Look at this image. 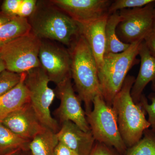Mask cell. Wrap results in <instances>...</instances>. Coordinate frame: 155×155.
<instances>
[{"mask_svg":"<svg viewBox=\"0 0 155 155\" xmlns=\"http://www.w3.org/2000/svg\"><path fill=\"white\" fill-rule=\"evenodd\" d=\"M154 0H116L112 1L108 10L109 15L123 9L142 8Z\"/></svg>","mask_w":155,"mask_h":155,"instance_id":"23","label":"cell"},{"mask_svg":"<svg viewBox=\"0 0 155 155\" xmlns=\"http://www.w3.org/2000/svg\"><path fill=\"white\" fill-rule=\"evenodd\" d=\"M50 81L48 76L41 67L26 72L25 84L29 92L31 106L41 124L57 133L60 127L50 111L56 94L49 86Z\"/></svg>","mask_w":155,"mask_h":155,"instance_id":"6","label":"cell"},{"mask_svg":"<svg viewBox=\"0 0 155 155\" xmlns=\"http://www.w3.org/2000/svg\"><path fill=\"white\" fill-rule=\"evenodd\" d=\"M55 42L41 40L39 59L50 81L58 84L71 77V59L69 50Z\"/></svg>","mask_w":155,"mask_h":155,"instance_id":"9","label":"cell"},{"mask_svg":"<svg viewBox=\"0 0 155 155\" xmlns=\"http://www.w3.org/2000/svg\"><path fill=\"white\" fill-rule=\"evenodd\" d=\"M155 0L142 7L118 11L122 20L116 28L119 39L131 44L143 40L155 28L154 8Z\"/></svg>","mask_w":155,"mask_h":155,"instance_id":"8","label":"cell"},{"mask_svg":"<svg viewBox=\"0 0 155 155\" xmlns=\"http://www.w3.org/2000/svg\"><path fill=\"white\" fill-rule=\"evenodd\" d=\"M135 78L127 75L119 92L114 97L112 107L117 118L119 131L127 148L133 146L150 127L140 104H136L131 97V88Z\"/></svg>","mask_w":155,"mask_h":155,"instance_id":"3","label":"cell"},{"mask_svg":"<svg viewBox=\"0 0 155 155\" xmlns=\"http://www.w3.org/2000/svg\"><path fill=\"white\" fill-rule=\"evenodd\" d=\"M21 74L5 70L0 73V97L7 93L19 83Z\"/></svg>","mask_w":155,"mask_h":155,"instance_id":"24","label":"cell"},{"mask_svg":"<svg viewBox=\"0 0 155 155\" xmlns=\"http://www.w3.org/2000/svg\"><path fill=\"white\" fill-rule=\"evenodd\" d=\"M150 99L151 101L150 104L148 102L145 96L143 94L139 103L145 112L148 114V121L150 125L151 130L155 132V97L151 96Z\"/></svg>","mask_w":155,"mask_h":155,"instance_id":"25","label":"cell"},{"mask_svg":"<svg viewBox=\"0 0 155 155\" xmlns=\"http://www.w3.org/2000/svg\"><path fill=\"white\" fill-rule=\"evenodd\" d=\"M41 40L31 31L9 43L0 50L6 69L22 74L41 67L39 52Z\"/></svg>","mask_w":155,"mask_h":155,"instance_id":"7","label":"cell"},{"mask_svg":"<svg viewBox=\"0 0 155 155\" xmlns=\"http://www.w3.org/2000/svg\"><path fill=\"white\" fill-rule=\"evenodd\" d=\"M31 28L26 18L14 17L0 25V50L9 43L29 33Z\"/></svg>","mask_w":155,"mask_h":155,"instance_id":"17","label":"cell"},{"mask_svg":"<svg viewBox=\"0 0 155 155\" xmlns=\"http://www.w3.org/2000/svg\"><path fill=\"white\" fill-rule=\"evenodd\" d=\"M86 116L95 141L113 147L120 153L126 152L127 148L120 134L116 114L102 97L94 98L92 110Z\"/></svg>","mask_w":155,"mask_h":155,"instance_id":"5","label":"cell"},{"mask_svg":"<svg viewBox=\"0 0 155 155\" xmlns=\"http://www.w3.org/2000/svg\"><path fill=\"white\" fill-rule=\"evenodd\" d=\"M56 134L59 142L79 155H89L95 145V140L91 131L85 132L71 121L62 123Z\"/></svg>","mask_w":155,"mask_h":155,"instance_id":"14","label":"cell"},{"mask_svg":"<svg viewBox=\"0 0 155 155\" xmlns=\"http://www.w3.org/2000/svg\"><path fill=\"white\" fill-rule=\"evenodd\" d=\"M50 2L75 22H85L109 16L110 0H52Z\"/></svg>","mask_w":155,"mask_h":155,"instance_id":"11","label":"cell"},{"mask_svg":"<svg viewBox=\"0 0 155 155\" xmlns=\"http://www.w3.org/2000/svg\"><path fill=\"white\" fill-rule=\"evenodd\" d=\"M26 73L21 74L19 83L0 97V122L7 116L30 103L29 92L25 84Z\"/></svg>","mask_w":155,"mask_h":155,"instance_id":"16","label":"cell"},{"mask_svg":"<svg viewBox=\"0 0 155 155\" xmlns=\"http://www.w3.org/2000/svg\"><path fill=\"white\" fill-rule=\"evenodd\" d=\"M69 51L71 78L74 81L78 97L84 103L85 114H87L92 110L94 98L102 97L96 62L89 45L81 34Z\"/></svg>","mask_w":155,"mask_h":155,"instance_id":"1","label":"cell"},{"mask_svg":"<svg viewBox=\"0 0 155 155\" xmlns=\"http://www.w3.org/2000/svg\"><path fill=\"white\" fill-rule=\"evenodd\" d=\"M126 155H155V132L146 130L141 139L129 148Z\"/></svg>","mask_w":155,"mask_h":155,"instance_id":"21","label":"cell"},{"mask_svg":"<svg viewBox=\"0 0 155 155\" xmlns=\"http://www.w3.org/2000/svg\"><path fill=\"white\" fill-rule=\"evenodd\" d=\"M138 55L140 58V68L130 92L136 104H139L143 91L150 82H152V88L155 91V58L150 53L144 40L140 45Z\"/></svg>","mask_w":155,"mask_h":155,"instance_id":"15","label":"cell"},{"mask_svg":"<svg viewBox=\"0 0 155 155\" xmlns=\"http://www.w3.org/2000/svg\"><path fill=\"white\" fill-rule=\"evenodd\" d=\"M22 150L21 149H17L11 151L9 152L1 154L0 155H19L21 151Z\"/></svg>","mask_w":155,"mask_h":155,"instance_id":"30","label":"cell"},{"mask_svg":"<svg viewBox=\"0 0 155 155\" xmlns=\"http://www.w3.org/2000/svg\"><path fill=\"white\" fill-rule=\"evenodd\" d=\"M1 10L2 14L11 18L26 17L25 0H5L1 6Z\"/></svg>","mask_w":155,"mask_h":155,"instance_id":"22","label":"cell"},{"mask_svg":"<svg viewBox=\"0 0 155 155\" xmlns=\"http://www.w3.org/2000/svg\"><path fill=\"white\" fill-rule=\"evenodd\" d=\"M2 123L15 134L30 141L47 128L40 122L30 103L11 113Z\"/></svg>","mask_w":155,"mask_h":155,"instance_id":"12","label":"cell"},{"mask_svg":"<svg viewBox=\"0 0 155 155\" xmlns=\"http://www.w3.org/2000/svg\"><path fill=\"white\" fill-rule=\"evenodd\" d=\"M109 147L97 142L89 155H116Z\"/></svg>","mask_w":155,"mask_h":155,"instance_id":"26","label":"cell"},{"mask_svg":"<svg viewBox=\"0 0 155 155\" xmlns=\"http://www.w3.org/2000/svg\"><path fill=\"white\" fill-rule=\"evenodd\" d=\"M12 18L8 17L4 14H0V25L9 22Z\"/></svg>","mask_w":155,"mask_h":155,"instance_id":"29","label":"cell"},{"mask_svg":"<svg viewBox=\"0 0 155 155\" xmlns=\"http://www.w3.org/2000/svg\"><path fill=\"white\" fill-rule=\"evenodd\" d=\"M59 141L56 133L48 128L32 139L28 144L31 155H54Z\"/></svg>","mask_w":155,"mask_h":155,"instance_id":"19","label":"cell"},{"mask_svg":"<svg viewBox=\"0 0 155 155\" xmlns=\"http://www.w3.org/2000/svg\"><path fill=\"white\" fill-rule=\"evenodd\" d=\"M19 155H31L30 152L28 150H22Z\"/></svg>","mask_w":155,"mask_h":155,"instance_id":"32","label":"cell"},{"mask_svg":"<svg viewBox=\"0 0 155 155\" xmlns=\"http://www.w3.org/2000/svg\"><path fill=\"white\" fill-rule=\"evenodd\" d=\"M121 20L118 11L108 16L105 27V54L122 52L130 46V44L121 41L116 33L117 26Z\"/></svg>","mask_w":155,"mask_h":155,"instance_id":"18","label":"cell"},{"mask_svg":"<svg viewBox=\"0 0 155 155\" xmlns=\"http://www.w3.org/2000/svg\"><path fill=\"white\" fill-rule=\"evenodd\" d=\"M71 78V77L67 78L57 84L56 94L60 100V105L56 110V115L61 124L71 121L84 131H91L85 112L81 107V101L74 91Z\"/></svg>","mask_w":155,"mask_h":155,"instance_id":"10","label":"cell"},{"mask_svg":"<svg viewBox=\"0 0 155 155\" xmlns=\"http://www.w3.org/2000/svg\"><path fill=\"white\" fill-rule=\"evenodd\" d=\"M54 155H79L67 146L59 142L55 150Z\"/></svg>","mask_w":155,"mask_h":155,"instance_id":"28","label":"cell"},{"mask_svg":"<svg viewBox=\"0 0 155 155\" xmlns=\"http://www.w3.org/2000/svg\"><path fill=\"white\" fill-rule=\"evenodd\" d=\"M154 19L155 28V5L154 8Z\"/></svg>","mask_w":155,"mask_h":155,"instance_id":"33","label":"cell"},{"mask_svg":"<svg viewBox=\"0 0 155 155\" xmlns=\"http://www.w3.org/2000/svg\"><path fill=\"white\" fill-rule=\"evenodd\" d=\"M108 16L85 22H77L80 34L86 40L96 62L98 71L102 67L105 54V27Z\"/></svg>","mask_w":155,"mask_h":155,"instance_id":"13","label":"cell"},{"mask_svg":"<svg viewBox=\"0 0 155 155\" xmlns=\"http://www.w3.org/2000/svg\"><path fill=\"white\" fill-rule=\"evenodd\" d=\"M6 70L5 65L0 54V73Z\"/></svg>","mask_w":155,"mask_h":155,"instance_id":"31","label":"cell"},{"mask_svg":"<svg viewBox=\"0 0 155 155\" xmlns=\"http://www.w3.org/2000/svg\"><path fill=\"white\" fill-rule=\"evenodd\" d=\"M30 141L15 134L0 122V154L19 149L28 150Z\"/></svg>","mask_w":155,"mask_h":155,"instance_id":"20","label":"cell"},{"mask_svg":"<svg viewBox=\"0 0 155 155\" xmlns=\"http://www.w3.org/2000/svg\"><path fill=\"white\" fill-rule=\"evenodd\" d=\"M27 19L31 32L41 40L70 48L80 35L77 22L50 1H38L35 11Z\"/></svg>","mask_w":155,"mask_h":155,"instance_id":"2","label":"cell"},{"mask_svg":"<svg viewBox=\"0 0 155 155\" xmlns=\"http://www.w3.org/2000/svg\"><path fill=\"white\" fill-rule=\"evenodd\" d=\"M144 41L151 54L155 58V28L146 37Z\"/></svg>","mask_w":155,"mask_h":155,"instance_id":"27","label":"cell"},{"mask_svg":"<svg viewBox=\"0 0 155 155\" xmlns=\"http://www.w3.org/2000/svg\"><path fill=\"white\" fill-rule=\"evenodd\" d=\"M138 41L130 45L122 52L105 54L98 77L102 97L108 105L112 107L114 97L122 88L130 69L137 64L139 50L142 42Z\"/></svg>","mask_w":155,"mask_h":155,"instance_id":"4","label":"cell"}]
</instances>
